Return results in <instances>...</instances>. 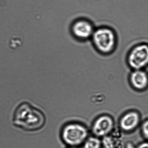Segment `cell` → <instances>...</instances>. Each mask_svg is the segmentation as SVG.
Masks as SVG:
<instances>
[{"instance_id": "obj_1", "label": "cell", "mask_w": 148, "mask_h": 148, "mask_svg": "<svg viewBox=\"0 0 148 148\" xmlns=\"http://www.w3.org/2000/svg\"><path fill=\"white\" fill-rule=\"evenodd\" d=\"M45 123L44 113L29 103H21L14 111L13 117L14 126L25 131L39 130L44 127Z\"/></svg>"}, {"instance_id": "obj_2", "label": "cell", "mask_w": 148, "mask_h": 148, "mask_svg": "<svg viewBox=\"0 0 148 148\" xmlns=\"http://www.w3.org/2000/svg\"><path fill=\"white\" fill-rule=\"evenodd\" d=\"M90 40L96 51L103 55H110L114 52L118 43L116 32L107 26L96 28Z\"/></svg>"}, {"instance_id": "obj_3", "label": "cell", "mask_w": 148, "mask_h": 148, "mask_svg": "<svg viewBox=\"0 0 148 148\" xmlns=\"http://www.w3.org/2000/svg\"><path fill=\"white\" fill-rule=\"evenodd\" d=\"M128 66L132 70H145L148 67V44L141 42L129 50L126 58Z\"/></svg>"}, {"instance_id": "obj_4", "label": "cell", "mask_w": 148, "mask_h": 148, "mask_svg": "<svg viewBox=\"0 0 148 148\" xmlns=\"http://www.w3.org/2000/svg\"><path fill=\"white\" fill-rule=\"evenodd\" d=\"M85 127L80 124L71 123L66 125L62 131V138L64 142L70 146H77L84 141L87 137Z\"/></svg>"}, {"instance_id": "obj_5", "label": "cell", "mask_w": 148, "mask_h": 148, "mask_svg": "<svg viewBox=\"0 0 148 148\" xmlns=\"http://www.w3.org/2000/svg\"><path fill=\"white\" fill-rule=\"evenodd\" d=\"M95 27L93 23L86 18H80L73 23L71 31L75 38L81 41L90 40Z\"/></svg>"}, {"instance_id": "obj_6", "label": "cell", "mask_w": 148, "mask_h": 148, "mask_svg": "<svg viewBox=\"0 0 148 148\" xmlns=\"http://www.w3.org/2000/svg\"><path fill=\"white\" fill-rule=\"evenodd\" d=\"M113 125V120L110 117L101 116L95 122L93 127V133L97 136H106L111 131Z\"/></svg>"}, {"instance_id": "obj_7", "label": "cell", "mask_w": 148, "mask_h": 148, "mask_svg": "<svg viewBox=\"0 0 148 148\" xmlns=\"http://www.w3.org/2000/svg\"><path fill=\"white\" fill-rule=\"evenodd\" d=\"M130 80L134 87L139 90L145 88L148 84V74L145 70H132Z\"/></svg>"}, {"instance_id": "obj_8", "label": "cell", "mask_w": 148, "mask_h": 148, "mask_svg": "<svg viewBox=\"0 0 148 148\" xmlns=\"http://www.w3.org/2000/svg\"><path fill=\"white\" fill-rule=\"evenodd\" d=\"M138 114L134 112L129 113L123 116L120 122L121 126L125 131H130L136 127L139 121Z\"/></svg>"}, {"instance_id": "obj_9", "label": "cell", "mask_w": 148, "mask_h": 148, "mask_svg": "<svg viewBox=\"0 0 148 148\" xmlns=\"http://www.w3.org/2000/svg\"><path fill=\"white\" fill-rule=\"evenodd\" d=\"M101 143L97 138L91 137L86 141L84 148H100Z\"/></svg>"}, {"instance_id": "obj_10", "label": "cell", "mask_w": 148, "mask_h": 148, "mask_svg": "<svg viewBox=\"0 0 148 148\" xmlns=\"http://www.w3.org/2000/svg\"><path fill=\"white\" fill-rule=\"evenodd\" d=\"M103 143L105 148H115L113 139L110 136H105L103 139Z\"/></svg>"}, {"instance_id": "obj_11", "label": "cell", "mask_w": 148, "mask_h": 148, "mask_svg": "<svg viewBox=\"0 0 148 148\" xmlns=\"http://www.w3.org/2000/svg\"><path fill=\"white\" fill-rule=\"evenodd\" d=\"M142 131L145 137L148 139V120L143 123L142 126Z\"/></svg>"}, {"instance_id": "obj_12", "label": "cell", "mask_w": 148, "mask_h": 148, "mask_svg": "<svg viewBox=\"0 0 148 148\" xmlns=\"http://www.w3.org/2000/svg\"><path fill=\"white\" fill-rule=\"evenodd\" d=\"M138 148H148V143H142L139 146Z\"/></svg>"}, {"instance_id": "obj_13", "label": "cell", "mask_w": 148, "mask_h": 148, "mask_svg": "<svg viewBox=\"0 0 148 148\" xmlns=\"http://www.w3.org/2000/svg\"></svg>"}]
</instances>
